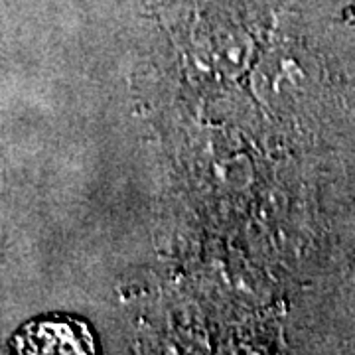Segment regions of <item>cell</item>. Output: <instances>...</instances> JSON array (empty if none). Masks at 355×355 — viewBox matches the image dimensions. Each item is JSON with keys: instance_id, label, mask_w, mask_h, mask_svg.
Here are the masks:
<instances>
[{"instance_id": "6da1fadb", "label": "cell", "mask_w": 355, "mask_h": 355, "mask_svg": "<svg viewBox=\"0 0 355 355\" xmlns=\"http://www.w3.org/2000/svg\"><path fill=\"white\" fill-rule=\"evenodd\" d=\"M20 354H93L95 342L89 326L76 318L36 320L14 338Z\"/></svg>"}]
</instances>
